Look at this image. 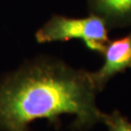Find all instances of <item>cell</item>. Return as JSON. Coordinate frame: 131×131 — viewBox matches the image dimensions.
Listing matches in <instances>:
<instances>
[{
  "label": "cell",
  "mask_w": 131,
  "mask_h": 131,
  "mask_svg": "<svg viewBox=\"0 0 131 131\" xmlns=\"http://www.w3.org/2000/svg\"><path fill=\"white\" fill-rule=\"evenodd\" d=\"M103 123L107 125L109 131H131V122L118 111L105 114Z\"/></svg>",
  "instance_id": "obj_5"
},
{
  "label": "cell",
  "mask_w": 131,
  "mask_h": 131,
  "mask_svg": "<svg viewBox=\"0 0 131 131\" xmlns=\"http://www.w3.org/2000/svg\"><path fill=\"white\" fill-rule=\"evenodd\" d=\"M106 23L93 14L84 18L53 15L38 29L35 38L41 44L78 39L89 50L102 54L110 41Z\"/></svg>",
  "instance_id": "obj_2"
},
{
  "label": "cell",
  "mask_w": 131,
  "mask_h": 131,
  "mask_svg": "<svg viewBox=\"0 0 131 131\" xmlns=\"http://www.w3.org/2000/svg\"><path fill=\"white\" fill-rule=\"evenodd\" d=\"M97 92L89 71L52 58L29 61L0 80V131H29L41 118L59 127L65 114L75 117L73 131L89 130L105 115Z\"/></svg>",
  "instance_id": "obj_1"
},
{
  "label": "cell",
  "mask_w": 131,
  "mask_h": 131,
  "mask_svg": "<svg viewBox=\"0 0 131 131\" xmlns=\"http://www.w3.org/2000/svg\"><path fill=\"white\" fill-rule=\"evenodd\" d=\"M90 14L98 16L110 28L131 26V0H88Z\"/></svg>",
  "instance_id": "obj_4"
},
{
  "label": "cell",
  "mask_w": 131,
  "mask_h": 131,
  "mask_svg": "<svg viewBox=\"0 0 131 131\" xmlns=\"http://www.w3.org/2000/svg\"><path fill=\"white\" fill-rule=\"evenodd\" d=\"M104 62L97 71L90 72L98 91L116 75L131 68V32L122 38L109 41L103 52Z\"/></svg>",
  "instance_id": "obj_3"
}]
</instances>
